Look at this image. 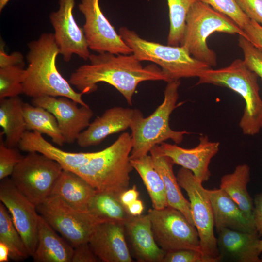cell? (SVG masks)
Returning a JSON list of instances; mask_svg holds the SVG:
<instances>
[{
  "label": "cell",
  "instance_id": "bcb514c9",
  "mask_svg": "<svg viewBox=\"0 0 262 262\" xmlns=\"http://www.w3.org/2000/svg\"><path fill=\"white\" fill-rule=\"evenodd\" d=\"M9 0H0V12L2 11Z\"/></svg>",
  "mask_w": 262,
  "mask_h": 262
},
{
  "label": "cell",
  "instance_id": "b9f144b4",
  "mask_svg": "<svg viewBox=\"0 0 262 262\" xmlns=\"http://www.w3.org/2000/svg\"><path fill=\"white\" fill-rule=\"evenodd\" d=\"M253 217L256 230L258 233L262 235V193L255 197Z\"/></svg>",
  "mask_w": 262,
  "mask_h": 262
},
{
  "label": "cell",
  "instance_id": "f1b7e54d",
  "mask_svg": "<svg viewBox=\"0 0 262 262\" xmlns=\"http://www.w3.org/2000/svg\"><path fill=\"white\" fill-rule=\"evenodd\" d=\"M23 108L27 131L45 134L59 146L66 143L52 113L42 107L28 103H24Z\"/></svg>",
  "mask_w": 262,
  "mask_h": 262
},
{
  "label": "cell",
  "instance_id": "7c38bea8",
  "mask_svg": "<svg viewBox=\"0 0 262 262\" xmlns=\"http://www.w3.org/2000/svg\"><path fill=\"white\" fill-rule=\"evenodd\" d=\"M99 1L81 0L78 5L85 17L82 29L89 49L98 53L132 54V49L104 16Z\"/></svg>",
  "mask_w": 262,
  "mask_h": 262
},
{
  "label": "cell",
  "instance_id": "cb8c5ba5",
  "mask_svg": "<svg viewBox=\"0 0 262 262\" xmlns=\"http://www.w3.org/2000/svg\"><path fill=\"white\" fill-rule=\"evenodd\" d=\"M96 192V189L81 176L63 169L50 195L60 197L77 210L88 211V205Z\"/></svg>",
  "mask_w": 262,
  "mask_h": 262
},
{
  "label": "cell",
  "instance_id": "4dcf8cb0",
  "mask_svg": "<svg viewBox=\"0 0 262 262\" xmlns=\"http://www.w3.org/2000/svg\"><path fill=\"white\" fill-rule=\"evenodd\" d=\"M0 242L8 247L10 252L9 258L14 261H24L31 256L21 235L13 222L10 213L1 202Z\"/></svg>",
  "mask_w": 262,
  "mask_h": 262
},
{
  "label": "cell",
  "instance_id": "f6af8a7d",
  "mask_svg": "<svg viewBox=\"0 0 262 262\" xmlns=\"http://www.w3.org/2000/svg\"><path fill=\"white\" fill-rule=\"evenodd\" d=\"M9 250L8 247L0 242V262H7L9 258Z\"/></svg>",
  "mask_w": 262,
  "mask_h": 262
},
{
  "label": "cell",
  "instance_id": "6da1fadb",
  "mask_svg": "<svg viewBox=\"0 0 262 262\" xmlns=\"http://www.w3.org/2000/svg\"><path fill=\"white\" fill-rule=\"evenodd\" d=\"M89 63L78 67L70 75L69 82L82 94L97 90V84L103 82L116 88L132 105L137 85L147 81H170L157 65L144 67L135 56L103 52L91 54Z\"/></svg>",
  "mask_w": 262,
  "mask_h": 262
},
{
  "label": "cell",
  "instance_id": "e0dca14e",
  "mask_svg": "<svg viewBox=\"0 0 262 262\" xmlns=\"http://www.w3.org/2000/svg\"><path fill=\"white\" fill-rule=\"evenodd\" d=\"M140 112L120 106L107 109L80 133L76 141L78 146L82 148L97 146L108 136L131 129Z\"/></svg>",
  "mask_w": 262,
  "mask_h": 262
},
{
  "label": "cell",
  "instance_id": "83f0119b",
  "mask_svg": "<svg viewBox=\"0 0 262 262\" xmlns=\"http://www.w3.org/2000/svg\"><path fill=\"white\" fill-rule=\"evenodd\" d=\"M131 163L146 186L153 208L161 209L168 206L164 183L154 165L151 155L131 159Z\"/></svg>",
  "mask_w": 262,
  "mask_h": 262
},
{
  "label": "cell",
  "instance_id": "603a6c76",
  "mask_svg": "<svg viewBox=\"0 0 262 262\" xmlns=\"http://www.w3.org/2000/svg\"><path fill=\"white\" fill-rule=\"evenodd\" d=\"M39 214L35 262H71L74 247L59 236Z\"/></svg>",
  "mask_w": 262,
  "mask_h": 262
},
{
  "label": "cell",
  "instance_id": "9a60e30c",
  "mask_svg": "<svg viewBox=\"0 0 262 262\" xmlns=\"http://www.w3.org/2000/svg\"><path fill=\"white\" fill-rule=\"evenodd\" d=\"M32 104L42 107L55 117L66 142L72 144L90 123L93 112L89 106L79 107L77 102L65 97L42 96L33 98Z\"/></svg>",
  "mask_w": 262,
  "mask_h": 262
},
{
  "label": "cell",
  "instance_id": "681fc988",
  "mask_svg": "<svg viewBox=\"0 0 262 262\" xmlns=\"http://www.w3.org/2000/svg\"><path fill=\"white\" fill-rule=\"evenodd\" d=\"M261 259H262V257L261 258Z\"/></svg>",
  "mask_w": 262,
  "mask_h": 262
},
{
  "label": "cell",
  "instance_id": "5b68a950",
  "mask_svg": "<svg viewBox=\"0 0 262 262\" xmlns=\"http://www.w3.org/2000/svg\"><path fill=\"white\" fill-rule=\"evenodd\" d=\"M180 80L167 82L164 91L163 102L149 116L144 117L143 113L138 115L131 128L132 147L131 159L139 158L148 155L155 146L171 140L180 144L187 131H177L169 125L170 116L178 105Z\"/></svg>",
  "mask_w": 262,
  "mask_h": 262
},
{
  "label": "cell",
  "instance_id": "f35d334b",
  "mask_svg": "<svg viewBox=\"0 0 262 262\" xmlns=\"http://www.w3.org/2000/svg\"><path fill=\"white\" fill-rule=\"evenodd\" d=\"M99 260L88 242L81 244L74 247L71 262H97Z\"/></svg>",
  "mask_w": 262,
  "mask_h": 262
},
{
  "label": "cell",
  "instance_id": "277c9868",
  "mask_svg": "<svg viewBox=\"0 0 262 262\" xmlns=\"http://www.w3.org/2000/svg\"><path fill=\"white\" fill-rule=\"evenodd\" d=\"M258 77L243 60L237 59L226 67L205 70L198 77L196 85L224 86L240 95L245 105L239 127L244 135L253 136L258 134L262 128V99L259 93Z\"/></svg>",
  "mask_w": 262,
  "mask_h": 262
},
{
  "label": "cell",
  "instance_id": "2e32d148",
  "mask_svg": "<svg viewBox=\"0 0 262 262\" xmlns=\"http://www.w3.org/2000/svg\"><path fill=\"white\" fill-rule=\"evenodd\" d=\"M220 143L211 141L206 135L199 137L198 144L192 148H184L177 144L165 142L153 148L161 155L170 158L174 164L190 170L202 182L210 176L209 164L219 150Z\"/></svg>",
  "mask_w": 262,
  "mask_h": 262
},
{
  "label": "cell",
  "instance_id": "484cf974",
  "mask_svg": "<svg viewBox=\"0 0 262 262\" xmlns=\"http://www.w3.org/2000/svg\"><path fill=\"white\" fill-rule=\"evenodd\" d=\"M24 103L19 96L0 99V126L5 136V144L8 147H18L27 131Z\"/></svg>",
  "mask_w": 262,
  "mask_h": 262
},
{
  "label": "cell",
  "instance_id": "8fae6325",
  "mask_svg": "<svg viewBox=\"0 0 262 262\" xmlns=\"http://www.w3.org/2000/svg\"><path fill=\"white\" fill-rule=\"evenodd\" d=\"M147 214L155 240L166 253L183 249L201 252L196 227L180 211L167 206L161 209H150Z\"/></svg>",
  "mask_w": 262,
  "mask_h": 262
},
{
  "label": "cell",
  "instance_id": "4316f807",
  "mask_svg": "<svg viewBox=\"0 0 262 262\" xmlns=\"http://www.w3.org/2000/svg\"><path fill=\"white\" fill-rule=\"evenodd\" d=\"M250 167L243 164L221 179L220 188L233 200L250 220L254 222V205L247 189L250 180Z\"/></svg>",
  "mask_w": 262,
  "mask_h": 262
},
{
  "label": "cell",
  "instance_id": "c3c4849f",
  "mask_svg": "<svg viewBox=\"0 0 262 262\" xmlns=\"http://www.w3.org/2000/svg\"></svg>",
  "mask_w": 262,
  "mask_h": 262
},
{
  "label": "cell",
  "instance_id": "ba28073f",
  "mask_svg": "<svg viewBox=\"0 0 262 262\" xmlns=\"http://www.w3.org/2000/svg\"><path fill=\"white\" fill-rule=\"evenodd\" d=\"M28 153L15 168L11 180L36 206L51 195L63 169L58 163L41 153Z\"/></svg>",
  "mask_w": 262,
  "mask_h": 262
},
{
  "label": "cell",
  "instance_id": "e575fe53",
  "mask_svg": "<svg viewBox=\"0 0 262 262\" xmlns=\"http://www.w3.org/2000/svg\"><path fill=\"white\" fill-rule=\"evenodd\" d=\"M238 41L243 53L245 65L262 79V51L243 36L239 35Z\"/></svg>",
  "mask_w": 262,
  "mask_h": 262
},
{
  "label": "cell",
  "instance_id": "f546056e",
  "mask_svg": "<svg viewBox=\"0 0 262 262\" xmlns=\"http://www.w3.org/2000/svg\"><path fill=\"white\" fill-rule=\"evenodd\" d=\"M88 211L103 221L124 223L131 216L119 197L98 191L89 202Z\"/></svg>",
  "mask_w": 262,
  "mask_h": 262
},
{
  "label": "cell",
  "instance_id": "ee69618b",
  "mask_svg": "<svg viewBox=\"0 0 262 262\" xmlns=\"http://www.w3.org/2000/svg\"><path fill=\"white\" fill-rule=\"evenodd\" d=\"M126 208L130 215L138 216L141 215L144 210V205L142 201L138 199L128 205Z\"/></svg>",
  "mask_w": 262,
  "mask_h": 262
},
{
  "label": "cell",
  "instance_id": "5bb4252c",
  "mask_svg": "<svg viewBox=\"0 0 262 262\" xmlns=\"http://www.w3.org/2000/svg\"><path fill=\"white\" fill-rule=\"evenodd\" d=\"M75 0H59V8L49 15L54 29L55 42L64 61L68 62L74 54L87 60L91 53L83 29L73 16Z\"/></svg>",
  "mask_w": 262,
  "mask_h": 262
},
{
  "label": "cell",
  "instance_id": "74e56055",
  "mask_svg": "<svg viewBox=\"0 0 262 262\" xmlns=\"http://www.w3.org/2000/svg\"><path fill=\"white\" fill-rule=\"evenodd\" d=\"M246 16L262 25V0H235Z\"/></svg>",
  "mask_w": 262,
  "mask_h": 262
},
{
  "label": "cell",
  "instance_id": "44dd1931",
  "mask_svg": "<svg viewBox=\"0 0 262 262\" xmlns=\"http://www.w3.org/2000/svg\"><path fill=\"white\" fill-rule=\"evenodd\" d=\"M207 190L212 204L216 231L227 228L244 232H257L254 222L248 218L225 192L220 188Z\"/></svg>",
  "mask_w": 262,
  "mask_h": 262
},
{
  "label": "cell",
  "instance_id": "1f68e13d",
  "mask_svg": "<svg viewBox=\"0 0 262 262\" xmlns=\"http://www.w3.org/2000/svg\"><path fill=\"white\" fill-rule=\"evenodd\" d=\"M167 0L170 23L167 45L180 46L184 34L187 15L191 6L197 0Z\"/></svg>",
  "mask_w": 262,
  "mask_h": 262
},
{
  "label": "cell",
  "instance_id": "7402d4cb",
  "mask_svg": "<svg viewBox=\"0 0 262 262\" xmlns=\"http://www.w3.org/2000/svg\"><path fill=\"white\" fill-rule=\"evenodd\" d=\"M18 147L24 152H37L58 163L64 170L74 171L85 165L96 153H73L63 150L47 141L37 132L27 131Z\"/></svg>",
  "mask_w": 262,
  "mask_h": 262
},
{
  "label": "cell",
  "instance_id": "7dc6e473",
  "mask_svg": "<svg viewBox=\"0 0 262 262\" xmlns=\"http://www.w3.org/2000/svg\"><path fill=\"white\" fill-rule=\"evenodd\" d=\"M257 248L259 253H261L262 252V239L258 240Z\"/></svg>",
  "mask_w": 262,
  "mask_h": 262
},
{
  "label": "cell",
  "instance_id": "7bdbcfd3",
  "mask_svg": "<svg viewBox=\"0 0 262 262\" xmlns=\"http://www.w3.org/2000/svg\"><path fill=\"white\" fill-rule=\"evenodd\" d=\"M139 193L134 185L130 189L124 191L119 196V199L122 204L127 207L131 203L138 199Z\"/></svg>",
  "mask_w": 262,
  "mask_h": 262
},
{
  "label": "cell",
  "instance_id": "60d3db41",
  "mask_svg": "<svg viewBox=\"0 0 262 262\" xmlns=\"http://www.w3.org/2000/svg\"><path fill=\"white\" fill-rule=\"evenodd\" d=\"M3 44H1L0 49V67L15 65H24L22 54L15 51L7 54L4 50Z\"/></svg>",
  "mask_w": 262,
  "mask_h": 262
},
{
  "label": "cell",
  "instance_id": "30bf717a",
  "mask_svg": "<svg viewBox=\"0 0 262 262\" xmlns=\"http://www.w3.org/2000/svg\"><path fill=\"white\" fill-rule=\"evenodd\" d=\"M178 183L187 193L194 224L198 233L201 251L211 262L221 261L214 232L211 202L202 182L189 170L181 167L177 173Z\"/></svg>",
  "mask_w": 262,
  "mask_h": 262
},
{
  "label": "cell",
  "instance_id": "d6986e66",
  "mask_svg": "<svg viewBox=\"0 0 262 262\" xmlns=\"http://www.w3.org/2000/svg\"><path fill=\"white\" fill-rule=\"evenodd\" d=\"M135 257L141 262H162L166 254L158 245L148 215H131L124 223Z\"/></svg>",
  "mask_w": 262,
  "mask_h": 262
},
{
  "label": "cell",
  "instance_id": "ffe728a7",
  "mask_svg": "<svg viewBox=\"0 0 262 262\" xmlns=\"http://www.w3.org/2000/svg\"><path fill=\"white\" fill-rule=\"evenodd\" d=\"M217 246L221 260L262 262L257 248L258 233L223 228L217 231Z\"/></svg>",
  "mask_w": 262,
  "mask_h": 262
},
{
  "label": "cell",
  "instance_id": "d6a6232c",
  "mask_svg": "<svg viewBox=\"0 0 262 262\" xmlns=\"http://www.w3.org/2000/svg\"><path fill=\"white\" fill-rule=\"evenodd\" d=\"M24 66L0 67V99L23 94L26 71Z\"/></svg>",
  "mask_w": 262,
  "mask_h": 262
},
{
  "label": "cell",
  "instance_id": "4fadbf2b",
  "mask_svg": "<svg viewBox=\"0 0 262 262\" xmlns=\"http://www.w3.org/2000/svg\"><path fill=\"white\" fill-rule=\"evenodd\" d=\"M0 200L10 213L31 257L37 244L39 214L36 206L22 195L8 177L1 180Z\"/></svg>",
  "mask_w": 262,
  "mask_h": 262
},
{
  "label": "cell",
  "instance_id": "52a82bcc",
  "mask_svg": "<svg viewBox=\"0 0 262 262\" xmlns=\"http://www.w3.org/2000/svg\"><path fill=\"white\" fill-rule=\"evenodd\" d=\"M119 34L140 61H150L158 65L170 81L198 77L211 67L193 57L181 46L164 45L144 39L126 27H121Z\"/></svg>",
  "mask_w": 262,
  "mask_h": 262
},
{
  "label": "cell",
  "instance_id": "8992f818",
  "mask_svg": "<svg viewBox=\"0 0 262 262\" xmlns=\"http://www.w3.org/2000/svg\"><path fill=\"white\" fill-rule=\"evenodd\" d=\"M215 32L238 34L248 39L244 31L231 18L209 5L197 0L187 15L180 46L184 47L194 58L211 67L215 66L216 54L207 43V38Z\"/></svg>",
  "mask_w": 262,
  "mask_h": 262
},
{
  "label": "cell",
  "instance_id": "9c48e42d",
  "mask_svg": "<svg viewBox=\"0 0 262 262\" xmlns=\"http://www.w3.org/2000/svg\"><path fill=\"white\" fill-rule=\"evenodd\" d=\"M36 210L73 247L88 242L98 224L104 222L89 211L77 210L53 195L37 205Z\"/></svg>",
  "mask_w": 262,
  "mask_h": 262
},
{
  "label": "cell",
  "instance_id": "7a4b0ae2",
  "mask_svg": "<svg viewBox=\"0 0 262 262\" xmlns=\"http://www.w3.org/2000/svg\"><path fill=\"white\" fill-rule=\"evenodd\" d=\"M28 46L23 94L32 98L65 97L80 105L88 106L82 98L83 94L76 92L57 69L56 61L60 51L53 33H43Z\"/></svg>",
  "mask_w": 262,
  "mask_h": 262
},
{
  "label": "cell",
  "instance_id": "3957f363",
  "mask_svg": "<svg viewBox=\"0 0 262 262\" xmlns=\"http://www.w3.org/2000/svg\"><path fill=\"white\" fill-rule=\"evenodd\" d=\"M132 147L131 135L124 132L112 144L96 152L87 164L73 172L96 191L119 197L128 189L130 174L133 169L130 159Z\"/></svg>",
  "mask_w": 262,
  "mask_h": 262
},
{
  "label": "cell",
  "instance_id": "8d00e7d4",
  "mask_svg": "<svg viewBox=\"0 0 262 262\" xmlns=\"http://www.w3.org/2000/svg\"><path fill=\"white\" fill-rule=\"evenodd\" d=\"M162 262H211V261L200 251L183 249L166 252Z\"/></svg>",
  "mask_w": 262,
  "mask_h": 262
},
{
  "label": "cell",
  "instance_id": "d590c367",
  "mask_svg": "<svg viewBox=\"0 0 262 262\" xmlns=\"http://www.w3.org/2000/svg\"><path fill=\"white\" fill-rule=\"evenodd\" d=\"M3 133L0 137V180L11 175L15 168L23 156L15 147H7L3 138Z\"/></svg>",
  "mask_w": 262,
  "mask_h": 262
},
{
  "label": "cell",
  "instance_id": "836d02e7",
  "mask_svg": "<svg viewBox=\"0 0 262 262\" xmlns=\"http://www.w3.org/2000/svg\"><path fill=\"white\" fill-rule=\"evenodd\" d=\"M231 18L241 29L250 19L240 9L235 0H197Z\"/></svg>",
  "mask_w": 262,
  "mask_h": 262
},
{
  "label": "cell",
  "instance_id": "ac0fdd59",
  "mask_svg": "<svg viewBox=\"0 0 262 262\" xmlns=\"http://www.w3.org/2000/svg\"><path fill=\"white\" fill-rule=\"evenodd\" d=\"M126 234L124 223L104 221L97 226L88 243L101 261L131 262Z\"/></svg>",
  "mask_w": 262,
  "mask_h": 262
},
{
  "label": "cell",
  "instance_id": "d4e9b609",
  "mask_svg": "<svg viewBox=\"0 0 262 262\" xmlns=\"http://www.w3.org/2000/svg\"><path fill=\"white\" fill-rule=\"evenodd\" d=\"M150 153L154 165L163 179L168 206L180 211L194 225L190 203L181 192L177 177L173 172L174 164L173 161L168 157L158 154L154 148Z\"/></svg>",
  "mask_w": 262,
  "mask_h": 262
},
{
  "label": "cell",
  "instance_id": "ab89813d",
  "mask_svg": "<svg viewBox=\"0 0 262 262\" xmlns=\"http://www.w3.org/2000/svg\"><path fill=\"white\" fill-rule=\"evenodd\" d=\"M243 31L248 39L262 51V25L250 20Z\"/></svg>",
  "mask_w": 262,
  "mask_h": 262
}]
</instances>
